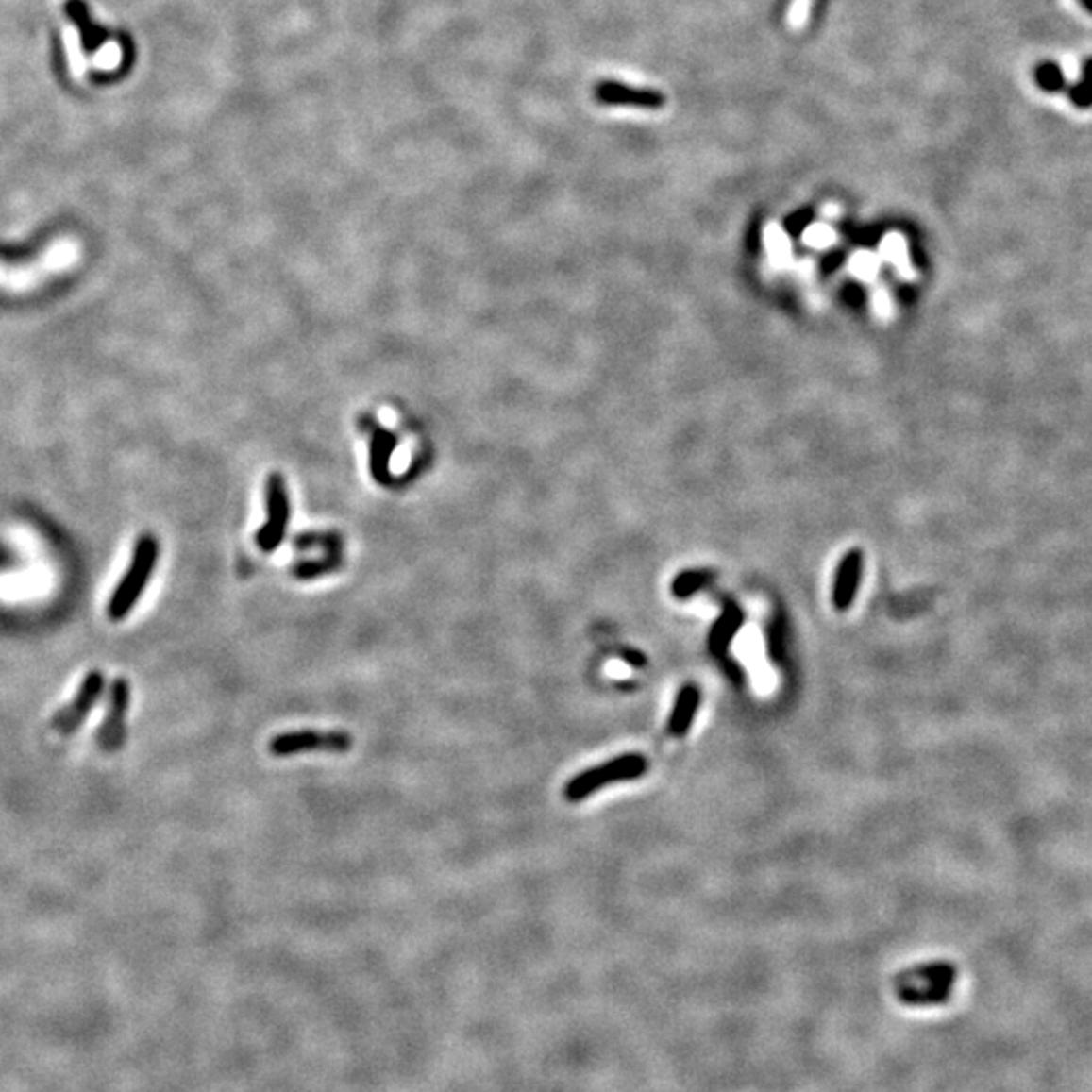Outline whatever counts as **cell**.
<instances>
[{
	"mask_svg": "<svg viewBox=\"0 0 1092 1092\" xmlns=\"http://www.w3.org/2000/svg\"><path fill=\"white\" fill-rule=\"evenodd\" d=\"M81 244L76 237H57L28 263H7L0 260V292L28 294L47 281L67 274L79 263Z\"/></svg>",
	"mask_w": 1092,
	"mask_h": 1092,
	"instance_id": "obj_1",
	"label": "cell"
},
{
	"mask_svg": "<svg viewBox=\"0 0 1092 1092\" xmlns=\"http://www.w3.org/2000/svg\"><path fill=\"white\" fill-rule=\"evenodd\" d=\"M647 759L640 753H626L615 759H609L597 767H591L587 771L577 773L569 783L564 785L563 796L566 801L577 803L591 798L595 791H599L607 785L633 781L640 779L647 771Z\"/></svg>",
	"mask_w": 1092,
	"mask_h": 1092,
	"instance_id": "obj_2",
	"label": "cell"
},
{
	"mask_svg": "<svg viewBox=\"0 0 1092 1092\" xmlns=\"http://www.w3.org/2000/svg\"><path fill=\"white\" fill-rule=\"evenodd\" d=\"M156 561H159V543L152 536H142L136 545L130 566H127L118 589L113 591L109 599L108 617L111 621H122L136 607L154 573Z\"/></svg>",
	"mask_w": 1092,
	"mask_h": 1092,
	"instance_id": "obj_3",
	"label": "cell"
},
{
	"mask_svg": "<svg viewBox=\"0 0 1092 1092\" xmlns=\"http://www.w3.org/2000/svg\"><path fill=\"white\" fill-rule=\"evenodd\" d=\"M352 736L346 731H290L269 741L274 757H294L304 753H348Z\"/></svg>",
	"mask_w": 1092,
	"mask_h": 1092,
	"instance_id": "obj_4",
	"label": "cell"
},
{
	"mask_svg": "<svg viewBox=\"0 0 1092 1092\" xmlns=\"http://www.w3.org/2000/svg\"><path fill=\"white\" fill-rule=\"evenodd\" d=\"M288 520L290 502L286 481L276 474L267 481V522L258 530V538H255L263 552H272L281 545L283 536H286Z\"/></svg>",
	"mask_w": 1092,
	"mask_h": 1092,
	"instance_id": "obj_5",
	"label": "cell"
},
{
	"mask_svg": "<svg viewBox=\"0 0 1092 1092\" xmlns=\"http://www.w3.org/2000/svg\"><path fill=\"white\" fill-rule=\"evenodd\" d=\"M102 690H104L102 672H90L85 676L83 684L77 688L74 700L57 711V714L51 720V729L55 732H59L61 736L74 734L83 725L85 718H88Z\"/></svg>",
	"mask_w": 1092,
	"mask_h": 1092,
	"instance_id": "obj_6",
	"label": "cell"
},
{
	"mask_svg": "<svg viewBox=\"0 0 1092 1092\" xmlns=\"http://www.w3.org/2000/svg\"><path fill=\"white\" fill-rule=\"evenodd\" d=\"M130 694L132 690L126 678H118L109 688L108 713L97 732V743L104 750H108V753L118 750L126 741V714L132 700Z\"/></svg>",
	"mask_w": 1092,
	"mask_h": 1092,
	"instance_id": "obj_7",
	"label": "cell"
},
{
	"mask_svg": "<svg viewBox=\"0 0 1092 1092\" xmlns=\"http://www.w3.org/2000/svg\"><path fill=\"white\" fill-rule=\"evenodd\" d=\"M593 93L595 99L603 106H631L646 109H658L664 106V97L660 93L628 88V85H621L615 81L597 83Z\"/></svg>",
	"mask_w": 1092,
	"mask_h": 1092,
	"instance_id": "obj_8",
	"label": "cell"
},
{
	"mask_svg": "<svg viewBox=\"0 0 1092 1092\" xmlns=\"http://www.w3.org/2000/svg\"><path fill=\"white\" fill-rule=\"evenodd\" d=\"M862 577V555L858 550L849 552L842 561L838 575H835L833 585V605L835 609H848L854 601V595L858 591V583Z\"/></svg>",
	"mask_w": 1092,
	"mask_h": 1092,
	"instance_id": "obj_9",
	"label": "cell"
},
{
	"mask_svg": "<svg viewBox=\"0 0 1092 1092\" xmlns=\"http://www.w3.org/2000/svg\"><path fill=\"white\" fill-rule=\"evenodd\" d=\"M698 704H700V690L694 686V684H686L682 690L678 692L674 708H672V714L668 720V732L676 739L680 736H684L690 731V725L694 716H697L698 711Z\"/></svg>",
	"mask_w": 1092,
	"mask_h": 1092,
	"instance_id": "obj_10",
	"label": "cell"
},
{
	"mask_svg": "<svg viewBox=\"0 0 1092 1092\" xmlns=\"http://www.w3.org/2000/svg\"><path fill=\"white\" fill-rule=\"evenodd\" d=\"M741 626H743L741 609H736L734 605L727 607L711 631V651H714L716 656L725 654L731 642L734 640V635L739 633Z\"/></svg>",
	"mask_w": 1092,
	"mask_h": 1092,
	"instance_id": "obj_11",
	"label": "cell"
},
{
	"mask_svg": "<svg viewBox=\"0 0 1092 1092\" xmlns=\"http://www.w3.org/2000/svg\"><path fill=\"white\" fill-rule=\"evenodd\" d=\"M1033 81L1046 93H1058L1067 90L1065 74L1056 61H1042L1033 67Z\"/></svg>",
	"mask_w": 1092,
	"mask_h": 1092,
	"instance_id": "obj_12",
	"label": "cell"
},
{
	"mask_svg": "<svg viewBox=\"0 0 1092 1092\" xmlns=\"http://www.w3.org/2000/svg\"><path fill=\"white\" fill-rule=\"evenodd\" d=\"M1065 92L1076 108L1081 109L1092 108V57L1083 63L1079 81L1067 85Z\"/></svg>",
	"mask_w": 1092,
	"mask_h": 1092,
	"instance_id": "obj_13",
	"label": "cell"
},
{
	"mask_svg": "<svg viewBox=\"0 0 1092 1092\" xmlns=\"http://www.w3.org/2000/svg\"><path fill=\"white\" fill-rule=\"evenodd\" d=\"M393 447H395L393 435H389L387 431H382V429H377V439H375V445H373V467H375V472L378 478L382 472H387V463L391 460Z\"/></svg>",
	"mask_w": 1092,
	"mask_h": 1092,
	"instance_id": "obj_14",
	"label": "cell"
},
{
	"mask_svg": "<svg viewBox=\"0 0 1092 1092\" xmlns=\"http://www.w3.org/2000/svg\"><path fill=\"white\" fill-rule=\"evenodd\" d=\"M815 0H789L787 5V12H785V23L793 31H799L807 25L812 17V10H814Z\"/></svg>",
	"mask_w": 1092,
	"mask_h": 1092,
	"instance_id": "obj_15",
	"label": "cell"
},
{
	"mask_svg": "<svg viewBox=\"0 0 1092 1092\" xmlns=\"http://www.w3.org/2000/svg\"><path fill=\"white\" fill-rule=\"evenodd\" d=\"M764 244H767V249L775 261H783L789 258V241L777 225L767 227V231H764Z\"/></svg>",
	"mask_w": 1092,
	"mask_h": 1092,
	"instance_id": "obj_16",
	"label": "cell"
},
{
	"mask_svg": "<svg viewBox=\"0 0 1092 1092\" xmlns=\"http://www.w3.org/2000/svg\"><path fill=\"white\" fill-rule=\"evenodd\" d=\"M882 253H884V258H888L892 263L900 269V272H904L909 255H906V244L900 235H888L882 244Z\"/></svg>",
	"mask_w": 1092,
	"mask_h": 1092,
	"instance_id": "obj_17",
	"label": "cell"
},
{
	"mask_svg": "<svg viewBox=\"0 0 1092 1092\" xmlns=\"http://www.w3.org/2000/svg\"><path fill=\"white\" fill-rule=\"evenodd\" d=\"M803 239H805L807 245L817 247V249H824V247H828V245L833 244L835 235H833V231L830 229L828 225H814V227H810V229L805 231Z\"/></svg>",
	"mask_w": 1092,
	"mask_h": 1092,
	"instance_id": "obj_18",
	"label": "cell"
},
{
	"mask_svg": "<svg viewBox=\"0 0 1092 1092\" xmlns=\"http://www.w3.org/2000/svg\"><path fill=\"white\" fill-rule=\"evenodd\" d=\"M706 580L704 573H684L682 577L676 579L674 583V593L678 597H688L694 591H698Z\"/></svg>",
	"mask_w": 1092,
	"mask_h": 1092,
	"instance_id": "obj_19",
	"label": "cell"
},
{
	"mask_svg": "<svg viewBox=\"0 0 1092 1092\" xmlns=\"http://www.w3.org/2000/svg\"><path fill=\"white\" fill-rule=\"evenodd\" d=\"M856 274L862 277H870L872 274H876V261L870 258V255H860V258H854L852 261Z\"/></svg>",
	"mask_w": 1092,
	"mask_h": 1092,
	"instance_id": "obj_20",
	"label": "cell"
},
{
	"mask_svg": "<svg viewBox=\"0 0 1092 1092\" xmlns=\"http://www.w3.org/2000/svg\"><path fill=\"white\" fill-rule=\"evenodd\" d=\"M1079 3H1081L1088 12H1092V0H1079Z\"/></svg>",
	"mask_w": 1092,
	"mask_h": 1092,
	"instance_id": "obj_21",
	"label": "cell"
}]
</instances>
